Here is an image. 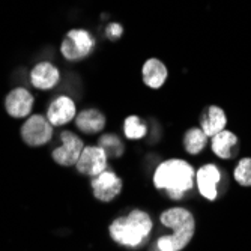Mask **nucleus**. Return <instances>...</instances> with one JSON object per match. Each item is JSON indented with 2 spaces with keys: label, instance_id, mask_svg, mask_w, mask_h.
<instances>
[{
  "label": "nucleus",
  "instance_id": "nucleus-6",
  "mask_svg": "<svg viewBox=\"0 0 251 251\" xmlns=\"http://www.w3.org/2000/svg\"><path fill=\"white\" fill-rule=\"evenodd\" d=\"M60 140H62V146L53 151V159L63 167L75 166L84 149L83 140L71 131H63L60 134Z\"/></svg>",
  "mask_w": 251,
  "mask_h": 251
},
{
  "label": "nucleus",
  "instance_id": "nucleus-2",
  "mask_svg": "<svg viewBox=\"0 0 251 251\" xmlns=\"http://www.w3.org/2000/svg\"><path fill=\"white\" fill-rule=\"evenodd\" d=\"M161 223L173 230L172 235L161 236L156 241L159 251H180L193 239L196 223L193 214L185 208H172L161 214Z\"/></svg>",
  "mask_w": 251,
  "mask_h": 251
},
{
  "label": "nucleus",
  "instance_id": "nucleus-20",
  "mask_svg": "<svg viewBox=\"0 0 251 251\" xmlns=\"http://www.w3.org/2000/svg\"><path fill=\"white\" fill-rule=\"evenodd\" d=\"M235 179L242 187H251V158H244L235 169Z\"/></svg>",
  "mask_w": 251,
  "mask_h": 251
},
{
  "label": "nucleus",
  "instance_id": "nucleus-11",
  "mask_svg": "<svg viewBox=\"0 0 251 251\" xmlns=\"http://www.w3.org/2000/svg\"><path fill=\"white\" fill-rule=\"evenodd\" d=\"M75 118V102L70 98L60 95L57 97L47 110V119L53 126H62Z\"/></svg>",
  "mask_w": 251,
  "mask_h": 251
},
{
  "label": "nucleus",
  "instance_id": "nucleus-9",
  "mask_svg": "<svg viewBox=\"0 0 251 251\" xmlns=\"http://www.w3.org/2000/svg\"><path fill=\"white\" fill-rule=\"evenodd\" d=\"M33 102V95L27 89L17 87L8 94L5 100V107L12 118H26L32 113Z\"/></svg>",
  "mask_w": 251,
  "mask_h": 251
},
{
  "label": "nucleus",
  "instance_id": "nucleus-5",
  "mask_svg": "<svg viewBox=\"0 0 251 251\" xmlns=\"http://www.w3.org/2000/svg\"><path fill=\"white\" fill-rule=\"evenodd\" d=\"M21 137L29 146H42L53 137V125L41 115L30 116L21 126Z\"/></svg>",
  "mask_w": 251,
  "mask_h": 251
},
{
  "label": "nucleus",
  "instance_id": "nucleus-13",
  "mask_svg": "<svg viewBox=\"0 0 251 251\" xmlns=\"http://www.w3.org/2000/svg\"><path fill=\"white\" fill-rule=\"evenodd\" d=\"M226 125H227L226 113L223 108H220L217 105H209L203 111V115L200 118L201 131L208 137H214L215 134L221 132Z\"/></svg>",
  "mask_w": 251,
  "mask_h": 251
},
{
  "label": "nucleus",
  "instance_id": "nucleus-16",
  "mask_svg": "<svg viewBox=\"0 0 251 251\" xmlns=\"http://www.w3.org/2000/svg\"><path fill=\"white\" fill-rule=\"evenodd\" d=\"M236 146H238V137L230 131L223 129L221 132L212 137V151L217 156L223 159L232 158L236 152L235 151Z\"/></svg>",
  "mask_w": 251,
  "mask_h": 251
},
{
  "label": "nucleus",
  "instance_id": "nucleus-10",
  "mask_svg": "<svg viewBox=\"0 0 251 251\" xmlns=\"http://www.w3.org/2000/svg\"><path fill=\"white\" fill-rule=\"evenodd\" d=\"M196 179L200 194L211 201L215 200L218 196V184L221 179L220 169L215 164H206L196 173Z\"/></svg>",
  "mask_w": 251,
  "mask_h": 251
},
{
  "label": "nucleus",
  "instance_id": "nucleus-21",
  "mask_svg": "<svg viewBox=\"0 0 251 251\" xmlns=\"http://www.w3.org/2000/svg\"><path fill=\"white\" fill-rule=\"evenodd\" d=\"M122 33H124V29H122V26L119 25V23H111V25H108L105 27V36L108 39H111V41L119 39L122 36Z\"/></svg>",
  "mask_w": 251,
  "mask_h": 251
},
{
  "label": "nucleus",
  "instance_id": "nucleus-17",
  "mask_svg": "<svg viewBox=\"0 0 251 251\" xmlns=\"http://www.w3.org/2000/svg\"><path fill=\"white\" fill-rule=\"evenodd\" d=\"M206 142H208V135L201 131V128H191L184 135V146L187 152L191 155L201 152L204 146H206Z\"/></svg>",
  "mask_w": 251,
  "mask_h": 251
},
{
  "label": "nucleus",
  "instance_id": "nucleus-8",
  "mask_svg": "<svg viewBox=\"0 0 251 251\" xmlns=\"http://www.w3.org/2000/svg\"><path fill=\"white\" fill-rule=\"evenodd\" d=\"M92 193L95 199L101 201H111L122 191V180L110 170H104L98 176L92 177Z\"/></svg>",
  "mask_w": 251,
  "mask_h": 251
},
{
  "label": "nucleus",
  "instance_id": "nucleus-3",
  "mask_svg": "<svg viewBox=\"0 0 251 251\" xmlns=\"http://www.w3.org/2000/svg\"><path fill=\"white\" fill-rule=\"evenodd\" d=\"M152 230V220L149 214L134 209L126 217L116 218L108 227L111 239L125 247H139L149 238Z\"/></svg>",
  "mask_w": 251,
  "mask_h": 251
},
{
  "label": "nucleus",
  "instance_id": "nucleus-15",
  "mask_svg": "<svg viewBox=\"0 0 251 251\" xmlns=\"http://www.w3.org/2000/svg\"><path fill=\"white\" fill-rule=\"evenodd\" d=\"M75 125L84 134H95V132H100L105 126V116L100 110L87 108V110H83L77 116Z\"/></svg>",
  "mask_w": 251,
  "mask_h": 251
},
{
  "label": "nucleus",
  "instance_id": "nucleus-19",
  "mask_svg": "<svg viewBox=\"0 0 251 251\" xmlns=\"http://www.w3.org/2000/svg\"><path fill=\"white\" fill-rule=\"evenodd\" d=\"M100 146L105 151L108 156H121L124 153V145L119 140V137L115 134H105L100 139Z\"/></svg>",
  "mask_w": 251,
  "mask_h": 251
},
{
  "label": "nucleus",
  "instance_id": "nucleus-18",
  "mask_svg": "<svg viewBox=\"0 0 251 251\" xmlns=\"http://www.w3.org/2000/svg\"><path fill=\"white\" fill-rule=\"evenodd\" d=\"M124 132L128 139L131 140H139L142 137L146 135L148 132V128L146 125L137 118V116H129L125 119V124H124Z\"/></svg>",
  "mask_w": 251,
  "mask_h": 251
},
{
  "label": "nucleus",
  "instance_id": "nucleus-14",
  "mask_svg": "<svg viewBox=\"0 0 251 251\" xmlns=\"http://www.w3.org/2000/svg\"><path fill=\"white\" fill-rule=\"evenodd\" d=\"M167 66L158 59H149L142 70V75H143V81L146 83V86L152 87V89H159L167 80Z\"/></svg>",
  "mask_w": 251,
  "mask_h": 251
},
{
  "label": "nucleus",
  "instance_id": "nucleus-12",
  "mask_svg": "<svg viewBox=\"0 0 251 251\" xmlns=\"http://www.w3.org/2000/svg\"><path fill=\"white\" fill-rule=\"evenodd\" d=\"M60 80V73L50 62H39L30 71V83L35 89L49 90L53 89Z\"/></svg>",
  "mask_w": 251,
  "mask_h": 251
},
{
  "label": "nucleus",
  "instance_id": "nucleus-4",
  "mask_svg": "<svg viewBox=\"0 0 251 251\" xmlns=\"http://www.w3.org/2000/svg\"><path fill=\"white\" fill-rule=\"evenodd\" d=\"M95 49V38L86 29H73L66 33L60 51L66 60L77 62L87 57Z\"/></svg>",
  "mask_w": 251,
  "mask_h": 251
},
{
  "label": "nucleus",
  "instance_id": "nucleus-7",
  "mask_svg": "<svg viewBox=\"0 0 251 251\" xmlns=\"http://www.w3.org/2000/svg\"><path fill=\"white\" fill-rule=\"evenodd\" d=\"M107 158L108 155L101 146H84L75 167L81 175L95 177L107 170Z\"/></svg>",
  "mask_w": 251,
  "mask_h": 251
},
{
  "label": "nucleus",
  "instance_id": "nucleus-1",
  "mask_svg": "<svg viewBox=\"0 0 251 251\" xmlns=\"http://www.w3.org/2000/svg\"><path fill=\"white\" fill-rule=\"evenodd\" d=\"M194 169L185 159H167L161 163L153 173V184L158 190H163L170 199L179 200L194 185Z\"/></svg>",
  "mask_w": 251,
  "mask_h": 251
}]
</instances>
